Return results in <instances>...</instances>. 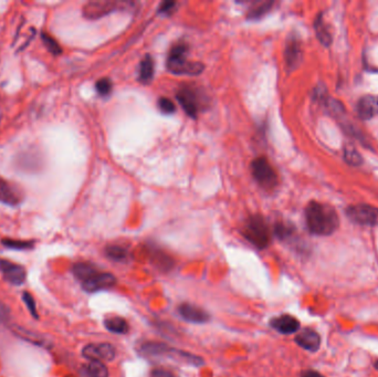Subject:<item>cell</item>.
<instances>
[{"label": "cell", "mask_w": 378, "mask_h": 377, "mask_svg": "<svg viewBox=\"0 0 378 377\" xmlns=\"http://www.w3.org/2000/svg\"><path fill=\"white\" fill-rule=\"evenodd\" d=\"M306 226L313 234L330 236L337 230L340 217L332 206L317 202H311L305 208Z\"/></svg>", "instance_id": "1"}, {"label": "cell", "mask_w": 378, "mask_h": 377, "mask_svg": "<svg viewBox=\"0 0 378 377\" xmlns=\"http://www.w3.org/2000/svg\"><path fill=\"white\" fill-rule=\"evenodd\" d=\"M187 45L177 44L172 49L167 58V69L169 72L181 75H198L203 72L204 65L201 62L187 60Z\"/></svg>", "instance_id": "2"}, {"label": "cell", "mask_w": 378, "mask_h": 377, "mask_svg": "<svg viewBox=\"0 0 378 377\" xmlns=\"http://www.w3.org/2000/svg\"><path fill=\"white\" fill-rule=\"evenodd\" d=\"M242 234L249 243L258 249H265L270 244L269 227L265 219L259 215H252L247 219Z\"/></svg>", "instance_id": "3"}, {"label": "cell", "mask_w": 378, "mask_h": 377, "mask_svg": "<svg viewBox=\"0 0 378 377\" xmlns=\"http://www.w3.org/2000/svg\"><path fill=\"white\" fill-rule=\"evenodd\" d=\"M251 173L263 189L271 190L277 185V175L266 157H258L251 163Z\"/></svg>", "instance_id": "4"}, {"label": "cell", "mask_w": 378, "mask_h": 377, "mask_svg": "<svg viewBox=\"0 0 378 377\" xmlns=\"http://www.w3.org/2000/svg\"><path fill=\"white\" fill-rule=\"evenodd\" d=\"M133 3L124 2H110V0H102V2H90L83 7V16L87 19H98L109 13L116 10H127Z\"/></svg>", "instance_id": "5"}, {"label": "cell", "mask_w": 378, "mask_h": 377, "mask_svg": "<svg viewBox=\"0 0 378 377\" xmlns=\"http://www.w3.org/2000/svg\"><path fill=\"white\" fill-rule=\"evenodd\" d=\"M346 215L353 223L357 225L367 227L378 226V208L374 206L366 204L349 206L346 210Z\"/></svg>", "instance_id": "6"}, {"label": "cell", "mask_w": 378, "mask_h": 377, "mask_svg": "<svg viewBox=\"0 0 378 377\" xmlns=\"http://www.w3.org/2000/svg\"><path fill=\"white\" fill-rule=\"evenodd\" d=\"M116 284L115 275L108 272H96L89 279L82 282V288L89 293L98 292L102 290H108Z\"/></svg>", "instance_id": "7"}, {"label": "cell", "mask_w": 378, "mask_h": 377, "mask_svg": "<svg viewBox=\"0 0 378 377\" xmlns=\"http://www.w3.org/2000/svg\"><path fill=\"white\" fill-rule=\"evenodd\" d=\"M176 97L177 101L181 103L183 110L186 112V114L195 118L199 109H201V102H199L197 92L190 88H182L178 90Z\"/></svg>", "instance_id": "8"}, {"label": "cell", "mask_w": 378, "mask_h": 377, "mask_svg": "<svg viewBox=\"0 0 378 377\" xmlns=\"http://www.w3.org/2000/svg\"><path fill=\"white\" fill-rule=\"evenodd\" d=\"M83 356L89 361H113L116 356L115 347L109 343L89 344L83 348Z\"/></svg>", "instance_id": "9"}, {"label": "cell", "mask_w": 378, "mask_h": 377, "mask_svg": "<svg viewBox=\"0 0 378 377\" xmlns=\"http://www.w3.org/2000/svg\"><path fill=\"white\" fill-rule=\"evenodd\" d=\"M0 271H2L5 279L13 286H21L26 281V269L9 260H0Z\"/></svg>", "instance_id": "10"}, {"label": "cell", "mask_w": 378, "mask_h": 377, "mask_svg": "<svg viewBox=\"0 0 378 377\" xmlns=\"http://www.w3.org/2000/svg\"><path fill=\"white\" fill-rule=\"evenodd\" d=\"M178 314H180L185 321L189 323L203 324L209 321V314L202 308L196 307L194 304L183 303L178 308Z\"/></svg>", "instance_id": "11"}, {"label": "cell", "mask_w": 378, "mask_h": 377, "mask_svg": "<svg viewBox=\"0 0 378 377\" xmlns=\"http://www.w3.org/2000/svg\"><path fill=\"white\" fill-rule=\"evenodd\" d=\"M295 343L306 351L316 352L321 346V336L312 329H304L295 336Z\"/></svg>", "instance_id": "12"}, {"label": "cell", "mask_w": 378, "mask_h": 377, "mask_svg": "<svg viewBox=\"0 0 378 377\" xmlns=\"http://www.w3.org/2000/svg\"><path fill=\"white\" fill-rule=\"evenodd\" d=\"M270 325L281 334H293L300 330V322L297 320L289 314H283L271 320Z\"/></svg>", "instance_id": "13"}, {"label": "cell", "mask_w": 378, "mask_h": 377, "mask_svg": "<svg viewBox=\"0 0 378 377\" xmlns=\"http://www.w3.org/2000/svg\"><path fill=\"white\" fill-rule=\"evenodd\" d=\"M359 115L364 120L373 118L378 115V95L367 94L360 98L357 103Z\"/></svg>", "instance_id": "14"}, {"label": "cell", "mask_w": 378, "mask_h": 377, "mask_svg": "<svg viewBox=\"0 0 378 377\" xmlns=\"http://www.w3.org/2000/svg\"><path fill=\"white\" fill-rule=\"evenodd\" d=\"M302 60L301 45L296 38H290L285 47V61L290 70L297 68Z\"/></svg>", "instance_id": "15"}, {"label": "cell", "mask_w": 378, "mask_h": 377, "mask_svg": "<svg viewBox=\"0 0 378 377\" xmlns=\"http://www.w3.org/2000/svg\"><path fill=\"white\" fill-rule=\"evenodd\" d=\"M21 198H23V196H21L20 191L0 177V203L9 206H16L19 205Z\"/></svg>", "instance_id": "16"}, {"label": "cell", "mask_w": 378, "mask_h": 377, "mask_svg": "<svg viewBox=\"0 0 378 377\" xmlns=\"http://www.w3.org/2000/svg\"><path fill=\"white\" fill-rule=\"evenodd\" d=\"M140 352L146 356H162V355H172L176 353V350L158 342H146L140 348Z\"/></svg>", "instance_id": "17"}, {"label": "cell", "mask_w": 378, "mask_h": 377, "mask_svg": "<svg viewBox=\"0 0 378 377\" xmlns=\"http://www.w3.org/2000/svg\"><path fill=\"white\" fill-rule=\"evenodd\" d=\"M104 326L106 330L115 334H126L130 330L126 320L121 316H112L106 319L104 321Z\"/></svg>", "instance_id": "18"}, {"label": "cell", "mask_w": 378, "mask_h": 377, "mask_svg": "<svg viewBox=\"0 0 378 377\" xmlns=\"http://www.w3.org/2000/svg\"><path fill=\"white\" fill-rule=\"evenodd\" d=\"M153 75H154V61L151 55H146L141 62L138 79L141 82L146 84L152 81Z\"/></svg>", "instance_id": "19"}, {"label": "cell", "mask_w": 378, "mask_h": 377, "mask_svg": "<svg viewBox=\"0 0 378 377\" xmlns=\"http://www.w3.org/2000/svg\"><path fill=\"white\" fill-rule=\"evenodd\" d=\"M97 272L95 267L88 262H79L73 267V273L81 282L89 279L91 275Z\"/></svg>", "instance_id": "20"}, {"label": "cell", "mask_w": 378, "mask_h": 377, "mask_svg": "<svg viewBox=\"0 0 378 377\" xmlns=\"http://www.w3.org/2000/svg\"><path fill=\"white\" fill-rule=\"evenodd\" d=\"M314 28H315L316 37L319 38V40L322 42L324 46H330L332 44V35L329 29H327V27L323 21V18L321 16L316 17L315 23H314Z\"/></svg>", "instance_id": "21"}, {"label": "cell", "mask_w": 378, "mask_h": 377, "mask_svg": "<svg viewBox=\"0 0 378 377\" xmlns=\"http://www.w3.org/2000/svg\"><path fill=\"white\" fill-rule=\"evenodd\" d=\"M273 4H274L273 2L258 3L254 7H252V8H250V10H249L248 18L249 19H259L263 17L267 12L270 11L271 8H272Z\"/></svg>", "instance_id": "22"}, {"label": "cell", "mask_w": 378, "mask_h": 377, "mask_svg": "<svg viewBox=\"0 0 378 377\" xmlns=\"http://www.w3.org/2000/svg\"><path fill=\"white\" fill-rule=\"evenodd\" d=\"M88 374L90 377H109V369L101 361H90Z\"/></svg>", "instance_id": "23"}, {"label": "cell", "mask_w": 378, "mask_h": 377, "mask_svg": "<svg viewBox=\"0 0 378 377\" xmlns=\"http://www.w3.org/2000/svg\"><path fill=\"white\" fill-rule=\"evenodd\" d=\"M105 254L106 257L115 260V261H122L125 260L128 255L127 249L121 246H108L105 249Z\"/></svg>", "instance_id": "24"}, {"label": "cell", "mask_w": 378, "mask_h": 377, "mask_svg": "<svg viewBox=\"0 0 378 377\" xmlns=\"http://www.w3.org/2000/svg\"><path fill=\"white\" fill-rule=\"evenodd\" d=\"M344 160L352 166H359L362 164L363 158L360 153L353 146H345L344 148Z\"/></svg>", "instance_id": "25"}, {"label": "cell", "mask_w": 378, "mask_h": 377, "mask_svg": "<svg viewBox=\"0 0 378 377\" xmlns=\"http://www.w3.org/2000/svg\"><path fill=\"white\" fill-rule=\"evenodd\" d=\"M3 245L7 248L15 249V250H28V249L33 248V241H24V240H12V239H4Z\"/></svg>", "instance_id": "26"}, {"label": "cell", "mask_w": 378, "mask_h": 377, "mask_svg": "<svg viewBox=\"0 0 378 377\" xmlns=\"http://www.w3.org/2000/svg\"><path fill=\"white\" fill-rule=\"evenodd\" d=\"M41 39L44 41V44L46 46V48L49 50L50 53H52L53 55H59L62 52V49L59 46L58 42H56L51 35H49L46 32H42L41 34Z\"/></svg>", "instance_id": "27"}, {"label": "cell", "mask_w": 378, "mask_h": 377, "mask_svg": "<svg viewBox=\"0 0 378 377\" xmlns=\"http://www.w3.org/2000/svg\"><path fill=\"white\" fill-rule=\"evenodd\" d=\"M293 230L294 229L291 226L285 225L283 223H277L274 226V233L280 240H287L291 238L292 234H293Z\"/></svg>", "instance_id": "28"}, {"label": "cell", "mask_w": 378, "mask_h": 377, "mask_svg": "<svg viewBox=\"0 0 378 377\" xmlns=\"http://www.w3.org/2000/svg\"><path fill=\"white\" fill-rule=\"evenodd\" d=\"M95 89L100 95H102V96L109 95L112 91V82L110 79L98 80L95 84Z\"/></svg>", "instance_id": "29"}, {"label": "cell", "mask_w": 378, "mask_h": 377, "mask_svg": "<svg viewBox=\"0 0 378 377\" xmlns=\"http://www.w3.org/2000/svg\"><path fill=\"white\" fill-rule=\"evenodd\" d=\"M158 106L161 111L163 113H165V114H172V113L176 111L174 103L167 97H161L158 100Z\"/></svg>", "instance_id": "30"}, {"label": "cell", "mask_w": 378, "mask_h": 377, "mask_svg": "<svg viewBox=\"0 0 378 377\" xmlns=\"http://www.w3.org/2000/svg\"><path fill=\"white\" fill-rule=\"evenodd\" d=\"M23 295H24L23 296L24 302L27 305V309L29 310V312L31 313V315L33 318L37 319L38 318V311H37V307H35L34 299L32 297V295L30 293H28V292H24Z\"/></svg>", "instance_id": "31"}, {"label": "cell", "mask_w": 378, "mask_h": 377, "mask_svg": "<svg viewBox=\"0 0 378 377\" xmlns=\"http://www.w3.org/2000/svg\"><path fill=\"white\" fill-rule=\"evenodd\" d=\"M151 377H174V374L166 368L157 367L153 369L151 373Z\"/></svg>", "instance_id": "32"}, {"label": "cell", "mask_w": 378, "mask_h": 377, "mask_svg": "<svg viewBox=\"0 0 378 377\" xmlns=\"http://www.w3.org/2000/svg\"><path fill=\"white\" fill-rule=\"evenodd\" d=\"M175 3H172V2H165V3H163L162 5H161V7H160V12H163V13H169V12H172V10L174 9V7H175Z\"/></svg>", "instance_id": "33"}, {"label": "cell", "mask_w": 378, "mask_h": 377, "mask_svg": "<svg viewBox=\"0 0 378 377\" xmlns=\"http://www.w3.org/2000/svg\"><path fill=\"white\" fill-rule=\"evenodd\" d=\"M8 316H9V310L7 309V307L2 301H0V322L7 321Z\"/></svg>", "instance_id": "34"}, {"label": "cell", "mask_w": 378, "mask_h": 377, "mask_svg": "<svg viewBox=\"0 0 378 377\" xmlns=\"http://www.w3.org/2000/svg\"><path fill=\"white\" fill-rule=\"evenodd\" d=\"M301 377H324V376L316 371H313V369H308V371L302 372Z\"/></svg>", "instance_id": "35"}, {"label": "cell", "mask_w": 378, "mask_h": 377, "mask_svg": "<svg viewBox=\"0 0 378 377\" xmlns=\"http://www.w3.org/2000/svg\"><path fill=\"white\" fill-rule=\"evenodd\" d=\"M375 366H376V368H377V371H378V361L376 362V364H375Z\"/></svg>", "instance_id": "36"}]
</instances>
